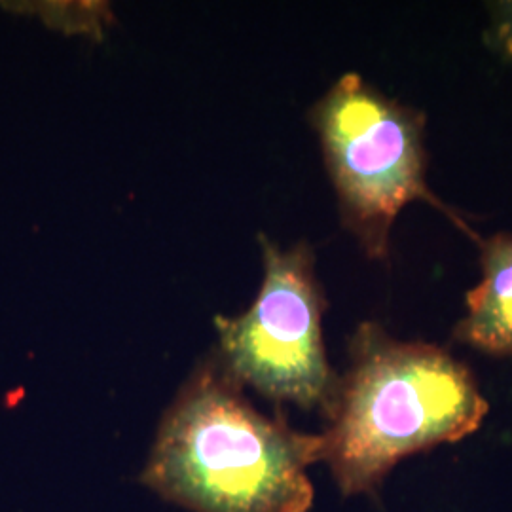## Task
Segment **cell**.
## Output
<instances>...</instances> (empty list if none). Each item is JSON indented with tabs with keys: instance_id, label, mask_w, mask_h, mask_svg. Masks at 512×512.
I'll return each instance as SVG.
<instances>
[{
	"instance_id": "cell-1",
	"label": "cell",
	"mask_w": 512,
	"mask_h": 512,
	"mask_svg": "<svg viewBox=\"0 0 512 512\" xmlns=\"http://www.w3.org/2000/svg\"><path fill=\"white\" fill-rule=\"evenodd\" d=\"M323 437L249 403L217 363L200 366L165 412L143 484L192 512H308Z\"/></svg>"
},
{
	"instance_id": "cell-2",
	"label": "cell",
	"mask_w": 512,
	"mask_h": 512,
	"mask_svg": "<svg viewBox=\"0 0 512 512\" xmlns=\"http://www.w3.org/2000/svg\"><path fill=\"white\" fill-rule=\"evenodd\" d=\"M349 351L321 435L323 461L344 495L368 494L401 459L469 437L490 410L471 370L442 348L365 323Z\"/></svg>"
},
{
	"instance_id": "cell-3",
	"label": "cell",
	"mask_w": 512,
	"mask_h": 512,
	"mask_svg": "<svg viewBox=\"0 0 512 512\" xmlns=\"http://www.w3.org/2000/svg\"><path fill=\"white\" fill-rule=\"evenodd\" d=\"M311 120L344 224L370 258L389 253L395 220L418 200L431 203L475 238L427 186L421 112L348 73L313 107Z\"/></svg>"
},
{
	"instance_id": "cell-4",
	"label": "cell",
	"mask_w": 512,
	"mask_h": 512,
	"mask_svg": "<svg viewBox=\"0 0 512 512\" xmlns=\"http://www.w3.org/2000/svg\"><path fill=\"white\" fill-rule=\"evenodd\" d=\"M264 279L255 302L238 317H215L220 366L239 385L275 403L329 414L340 378L323 342L325 300L310 247L279 249L260 236Z\"/></svg>"
},
{
	"instance_id": "cell-5",
	"label": "cell",
	"mask_w": 512,
	"mask_h": 512,
	"mask_svg": "<svg viewBox=\"0 0 512 512\" xmlns=\"http://www.w3.org/2000/svg\"><path fill=\"white\" fill-rule=\"evenodd\" d=\"M478 243L482 277L465 296L456 338L478 351L512 357V234Z\"/></svg>"
},
{
	"instance_id": "cell-6",
	"label": "cell",
	"mask_w": 512,
	"mask_h": 512,
	"mask_svg": "<svg viewBox=\"0 0 512 512\" xmlns=\"http://www.w3.org/2000/svg\"><path fill=\"white\" fill-rule=\"evenodd\" d=\"M494 40L501 52L512 59V2H501L495 8Z\"/></svg>"
}]
</instances>
